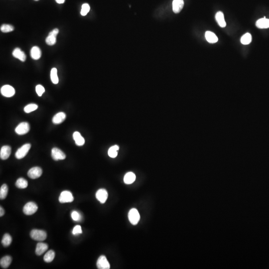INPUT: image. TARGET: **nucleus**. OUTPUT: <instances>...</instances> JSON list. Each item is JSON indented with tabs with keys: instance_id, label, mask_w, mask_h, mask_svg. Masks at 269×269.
Wrapping results in <instances>:
<instances>
[{
	"instance_id": "32",
	"label": "nucleus",
	"mask_w": 269,
	"mask_h": 269,
	"mask_svg": "<svg viewBox=\"0 0 269 269\" xmlns=\"http://www.w3.org/2000/svg\"><path fill=\"white\" fill-rule=\"evenodd\" d=\"M14 30V28L13 26L8 24H4L1 26V30L2 32L7 33L9 32H12Z\"/></svg>"
},
{
	"instance_id": "5",
	"label": "nucleus",
	"mask_w": 269,
	"mask_h": 269,
	"mask_svg": "<svg viewBox=\"0 0 269 269\" xmlns=\"http://www.w3.org/2000/svg\"><path fill=\"white\" fill-rule=\"evenodd\" d=\"M73 201L74 197H73L72 194L70 191L67 190L62 191L59 197V201L61 203L72 202Z\"/></svg>"
},
{
	"instance_id": "20",
	"label": "nucleus",
	"mask_w": 269,
	"mask_h": 269,
	"mask_svg": "<svg viewBox=\"0 0 269 269\" xmlns=\"http://www.w3.org/2000/svg\"><path fill=\"white\" fill-rule=\"evenodd\" d=\"M215 19L219 26L221 28H225L226 24L224 19V14L221 12H218L215 15Z\"/></svg>"
},
{
	"instance_id": "25",
	"label": "nucleus",
	"mask_w": 269,
	"mask_h": 269,
	"mask_svg": "<svg viewBox=\"0 0 269 269\" xmlns=\"http://www.w3.org/2000/svg\"><path fill=\"white\" fill-rule=\"evenodd\" d=\"M15 185L19 189H24L28 187V182L25 178H19L17 179Z\"/></svg>"
},
{
	"instance_id": "36",
	"label": "nucleus",
	"mask_w": 269,
	"mask_h": 269,
	"mask_svg": "<svg viewBox=\"0 0 269 269\" xmlns=\"http://www.w3.org/2000/svg\"><path fill=\"white\" fill-rule=\"evenodd\" d=\"M36 92L38 96H41L45 92V89L41 85H37L36 87Z\"/></svg>"
},
{
	"instance_id": "9",
	"label": "nucleus",
	"mask_w": 269,
	"mask_h": 269,
	"mask_svg": "<svg viewBox=\"0 0 269 269\" xmlns=\"http://www.w3.org/2000/svg\"><path fill=\"white\" fill-rule=\"evenodd\" d=\"M97 267L99 269H109L110 265L105 256L102 255L98 259Z\"/></svg>"
},
{
	"instance_id": "35",
	"label": "nucleus",
	"mask_w": 269,
	"mask_h": 269,
	"mask_svg": "<svg viewBox=\"0 0 269 269\" xmlns=\"http://www.w3.org/2000/svg\"><path fill=\"white\" fill-rule=\"evenodd\" d=\"M71 217L72 218L73 220L76 221H80L81 219V216L79 212L77 211H73L71 213Z\"/></svg>"
},
{
	"instance_id": "21",
	"label": "nucleus",
	"mask_w": 269,
	"mask_h": 269,
	"mask_svg": "<svg viewBox=\"0 0 269 269\" xmlns=\"http://www.w3.org/2000/svg\"><path fill=\"white\" fill-rule=\"evenodd\" d=\"M30 56L33 60H39L41 56V52L40 48L37 46H33L30 50Z\"/></svg>"
},
{
	"instance_id": "29",
	"label": "nucleus",
	"mask_w": 269,
	"mask_h": 269,
	"mask_svg": "<svg viewBox=\"0 0 269 269\" xmlns=\"http://www.w3.org/2000/svg\"><path fill=\"white\" fill-rule=\"evenodd\" d=\"M8 193V187L6 184L2 185L0 189V199L1 200L5 199Z\"/></svg>"
},
{
	"instance_id": "16",
	"label": "nucleus",
	"mask_w": 269,
	"mask_h": 269,
	"mask_svg": "<svg viewBox=\"0 0 269 269\" xmlns=\"http://www.w3.org/2000/svg\"><path fill=\"white\" fill-rule=\"evenodd\" d=\"M13 56L15 58L19 59L22 62L25 61L26 60V56L24 52L21 51L19 48H16L13 52Z\"/></svg>"
},
{
	"instance_id": "33",
	"label": "nucleus",
	"mask_w": 269,
	"mask_h": 269,
	"mask_svg": "<svg viewBox=\"0 0 269 269\" xmlns=\"http://www.w3.org/2000/svg\"><path fill=\"white\" fill-rule=\"evenodd\" d=\"M38 106L35 104H30L26 106L24 108V111L26 113H29L30 112H33L37 109Z\"/></svg>"
},
{
	"instance_id": "3",
	"label": "nucleus",
	"mask_w": 269,
	"mask_h": 269,
	"mask_svg": "<svg viewBox=\"0 0 269 269\" xmlns=\"http://www.w3.org/2000/svg\"><path fill=\"white\" fill-rule=\"evenodd\" d=\"M31 148L30 144H26L22 146L18 150L15 154V157L17 159H21L26 156Z\"/></svg>"
},
{
	"instance_id": "26",
	"label": "nucleus",
	"mask_w": 269,
	"mask_h": 269,
	"mask_svg": "<svg viewBox=\"0 0 269 269\" xmlns=\"http://www.w3.org/2000/svg\"><path fill=\"white\" fill-rule=\"evenodd\" d=\"M55 257V252L54 251L49 250L45 254L44 260L45 262L50 263L53 261Z\"/></svg>"
},
{
	"instance_id": "7",
	"label": "nucleus",
	"mask_w": 269,
	"mask_h": 269,
	"mask_svg": "<svg viewBox=\"0 0 269 269\" xmlns=\"http://www.w3.org/2000/svg\"><path fill=\"white\" fill-rule=\"evenodd\" d=\"M58 33H59V29H53L52 32H50L45 40L46 44L50 46L55 45L57 41V36L58 34Z\"/></svg>"
},
{
	"instance_id": "15",
	"label": "nucleus",
	"mask_w": 269,
	"mask_h": 269,
	"mask_svg": "<svg viewBox=\"0 0 269 269\" xmlns=\"http://www.w3.org/2000/svg\"><path fill=\"white\" fill-rule=\"evenodd\" d=\"M66 115L64 112H60L57 114L53 117V122L54 124H60L62 123L66 119Z\"/></svg>"
},
{
	"instance_id": "40",
	"label": "nucleus",
	"mask_w": 269,
	"mask_h": 269,
	"mask_svg": "<svg viewBox=\"0 0 269 269\" xmlns=\"http://www.w3.org/2000/svg\"><path fill=\"white\" fill-rule=\"evenodd\" d=\"M35 1H38V0H35Z\"/></svg>"
},
{
	"instance_id": "17",
	"label": "nucleus",
	"mask_w": 269,
	"mask_h": 269,
	"mask_svg": "<svg viewBox=\"0 0 269 269\" xmlns=\"http://www.w3.org/2000/svg\"><path fill=\"white\" fill-rule=\"evenodd\" d=\"M256 25L257 28L264 29L269 28V19H266L265 17L264 18L259 19L256 21Z\"/></svg>"
},
{
	"instance_id": "13",
	"label": "nucleus",
	"mask_w": 269,
	"mask_h": 269,
	"mask_svg": "<svg viewBox=\"0 0 269 269\" xmlns=\"http://www.w3.org/2000/svg\"><path fill=\"white\" fill-rule=\"evenodd\" d=\"M11 148L9 146H2L0 151V158L2 160H6L8 159L11 155Z\"/></svg>"
},
{
	"instance_id": "10",
	"label": "nucleus",
	"mask_w": 269,
	"mask_h": 269,
	"mask_svg": "<svg viewBox=\"0 0 269 269\" xmlns=\"http://www.w3.org/2000/svg\"><path fill=\"white\" fill-rule=\"evenodd\" d=\"M42 173V170L40 167H33L30 169L28 173V177L32 179H36L40 177Z\"/></svg>"
},
{
	"instance_id": "23",
	"label": "nucleus",
	"mask_w": 269,
	"mask_h": 269,
	"mask_svg": "<svg viewBox=\"0 0 269 269\" xmlns=\"http://www.w3.org/2000/svg\"><path fill=\"white\" fill-rule=\"evenodd\" d=\"M205 38L206 40H207V41L211 44H214L217 42L218 39L217 37L216 36L215 33H213L212 32L207 31L205 33Z\"/></svg>"
},
{
	"instance_id": "34",
	"label": "nucleus",
	"mask_w": 269,
	"mask_h": 269,
	"mask_svg": "<svg viewBox=\"0 0 269 269\" xmlns=\"http://www.w3.org/2000/svg\"><path fill=\"white\" fill-rule=\"evenodd\" d=\"M90 7L88 4H84L82 6L81 11V15L83 16H86L88 13L89 12Z\"/></svg>"
},
{
	"instance_id": "28",
	"label": "nucleus",
	"mask_w": 269,
	"mask_h": 269,
	"mask_svg": "<svg viewBox=\"0 0 269 269\" xmlns=\"http://www.w3.org/2000/svg\"><path fill=\"white\" fill-rule=\"evenodd\" d=\"M50 78L52 82L54 84H57L59 82V79L57 76V71L56 68H53L51 70Z\"/></svg>"
},
{
	"instance_id": "18",
	"label": "nucleus",
	"mask_w": 269,
	"mask_h": 269,
	"mask_svg": "<svg viewBox=\"0 0 269 269\" xmlns=\"http://www.w3.org/2000/svg\"><path fill=\"white\" fill-rule=\"evenodd\" d=\"M48 249V245L47 244L42 242L37 243L36 247V254L37 256H41Z\"/></svg>"
},
{
	"instance_id": "24",
	"label": "nucleus",
	"mask_w": 269,
	"mask_h": 269,
	"mask_svg": "<svg viewBox=\"0 0 269 269\" xmlns=\"http://www.w3.org/2000/svg\"><path fill=\"white\" fill-rule=\"evenodd\" d=\"M136 180V176L132 172H129L124 177V181L126 184L130 185L133 183Z\"/></svg>"
},
{
	"instance_id": "4",
	"label": "nucleus",
	"mask_w": 269,
	"mask_h": 269,
	"mask_svg": "<svg viewBox=\"0 0 269 269\" xmlns=\"http://www.w3.org/2000/svg\"><path fill=\"white\" fill-rule=\"evenodd\" d=\"M128 218L131 224L133 225H136L140 221V214L136 209H132L130 210L128 214Z\"/></svg>"
},
{
	"instance_id": "8",
	"label": "nucleus",
	"mask_w": 269,
	"mask_h": 269,
	"mask_svg": "<svg viewBox=\"0 0 269 269\" xmlns=\"http://www.w3.org/2000/svg\"><path fill=\"white\" fill-rule=\"evenodd\" d=\"M1 93L4 96L11 97L15 95V90L12 86L9 85H6L2 87Z\"/></svg>"
},
{
	"instance_id": "38",
	"label": "nucleus",
	"mask_w": 269,
	"mask_h": 269,
	"mask_svg": "<svg viewBox=\"0 0 269 269\" xmlns=\"http://www.w3.org/2000/svg\"><path fill=\"white\" fill-rule=\"evenodd\" d=\"M5 213V211L4 210L3 207L1 206L0 207V216H3V215Z\"/></svg>"
},
{
	"instance_id": "27",
	"label": "nucleus",
	"mask_w": 269,
	"mask_h": 269,
	"mask_svg": "<svg viewBox=\"0 0 269 269\" xmlns=\"http://www.w3.org/2000/svg\"><path fill=\"white\" fill-rule=\"evenodd\" d=\"M12 241V238L11 235L9 234L6 233L3 236V239L2 240V243L4 247H7L11 245Z\"/></svg>"
},
{
	"instance_id": "11",
	"label": "nucleus",
	"mask_w": 269,
	"mask_h": 269,
	"mask_svg": "<svg viewBox=\"0 0 269 269\" xmlns=\"http://www.w3.org/2000/svg\"><path fill=\"white\" fill-rule=\"evenodd\" d=\"M52 157L55 161L64 160L66 158V155L62 150L58 148H53L52 150Z\"/></svg>"
},
{
	"instance_id": "31",
	"label": "nucleus",
	"mask_w": 269,
	"mask_h": 269,
	"mask_svg": "<svg viewBox=\"0 0 269 269\" xmlns=\"http://www.w3.org/2000/svg\"><path fill=\"white\" fill-rule=\"evenodd\" d=\"M119 147L118 146L115 145L111 146L108 150V155L112 158H115L118 154V150H119Z\"/></svg>"
},
{
	"instance_id": "39",
	"label": "nucleus",
	"mask_w": 269,
	"mask_h": 269,
	"mask_svg": "<svg viewBox=\"0 0 269 269\" xmlns=\"http://www.w3.org/2000/svg\"><path fill=\"white\" fill-rule=\"evenodd\" d=\"M56 1L57 3L60 4H63V3H64L65 2V0H56Z\"/></svg>"
},
{
	"instance_id": "12",
	"label": "nucleus",
	"mask_w": 269,
	"mask_h": 269,
	"mask_svg": "<svg viewBox=\"0 0 269 269\" xmlns=\"http://www.w3.org/2000/svg\"><path fill=\"white\" fill-rule=\"evenodd\" d=\"M108 197V193L105 189H100L96 193V197L101 203H104L106 201Z\"/></svg>"
},
{
	"instance_id": "2",
	"label": "nucleus",
	"mask_w": 269,
	"mask_h": 269,
	"mask_svg": "<svg viewBox=\"0 0 269 269\" xmlns=\"http://www.w3.org/2000/svg\"><path fill=\"white\" fill-rule=\"evenodd\" d=\"M38 209V206L33 202H29L24 206L23 212L26 215H33Z\"/></svg>"
},
{
	"instance_id": "6",
	"label": "nucleus",
	"mask_w": 269,
	"mask_h": 269,
	"mask_svg": "<svg viewBox=\"0 0 269 269\" xmlns=\"http://www.w3.org/2000/svg\"><path fill=\"white\" fill-rule=\"evenodd\" d=\"M30 130V126L28 122H22L16 127L15 132L19 135L28 133Z\"/></svg>"
},
{
	"instance_id": "14",
	"label": "nucleus",
	"mask_w": 269,
	"mask_h": 269,
	"mask_svg": "<svg viewBox=\"0 0 269 269\" xmlns=\"http://www.w3.org/2000/svg\"><path fill=\"white\" fill-rule=\"evenodd\" d=\"M184 6L183 0H173V10L174 13H179L181 11Z\"/></svg>"
},
{
	"instance_id": "37",
	"label": "nucleus",
	"mask_w": 269,
	"mask_h": 269,
	"mask_svg": "<svg viewBox=\"0 0 269 269\" xmlns=\"http://www.w3.org/2000/svg\"><path fill=\"white\" fill-rule=\"evenodd\" d=\"M82 233L81 227L80 225L75 226L73 229L72 233L73 235H77L78 234H81Z\"/></svg>"
},
{
	"instance_id": "30",
	"label": "nucleus",
	"mask_w": 269,
	"mask_h": 269,
	"mask_svg": "<svg viewBox=\"0 0 269 269\" xmlns=\"http://www.w3.org/2000/svg\"><path fill=\"white\" fill-rule=\"evenodd\" d=\"M251 41H252V36L249 33H245L241 38V42L243 45H249L250 44Z\"/></svg>"
},
{
	"instance_id": "19",
	"label": "nucleus",
	"mask_w": 269,
	"mask_h": 269,
	"mask_svg": "<svg viewBox=\"0 0 269 269\" xmlns=\"http://www.w3.org/2000/svg\"><path fill=\"white\" fill-rule=\"evenodd\" d=\"M73 138L75 142V144L78 146H82L85 143L84 138H83L80 133L78 132H74L73 134Z\"/></svg>"
},
{
	"instance_id": "22",
	"label": "nucleus",
	"mask_w": 269,
	"mask_h": 269,
	"mask_svg": "<svg viewBox=\"0 0 269 269\" xmlns=\"http://www.w3.org/2000/svg\"><path fill=\"white\" fill-rule=\"evenodd\" d=\"M12 261V259L11 257L9 256H4L1 259L0 265L3 269H7L11 265Z\"/></svg>"
},
{
	"instance_id": "1",
	"label": "nucleus",
	"mask_w": 269,
	"mask_h": 269,
	"mask_svg": "<svg viewBox=\"0 0 269 269\" xmlns=\"http://www.w3.org/2000/svg\"><path fill=\"white\" fill-rule=\"evenodd\" d=\"M30 237L37 241H42L47 237V234L44 230L38 229L32 230L30 233Z\"/></svg>"
}]
</instances>
